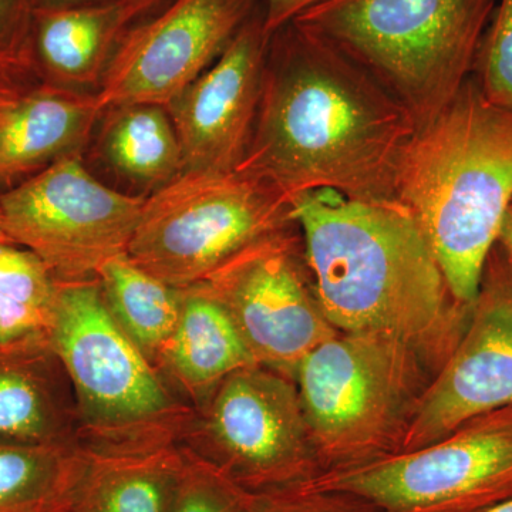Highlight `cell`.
<instances>
[{"mask_svg": "<svg viewBox=\"0 0 512 512\" xmlns=\"http://www.w3.org/2000/svg\"><path fill=\"white\" fill-rule=\"evenodd\" d=\"M97 282L114 320L156 366L180 320V289L141 268L128 254L110 259Z\"/></svg>", "mask_w": 512, "mask_h": 512, "instance_id": "21", "label": "cell"}, {"mask_svg": "<svg viewBox=\"0 0 512 512\" xmlns=\"http://www.w3.org/2000/svg\"><path fill=\"white\" fill-rule=\"evenodd\" d=\"M185 464L180 444L144 450L96 451L69 512H171Z\"/></svg>", "mask_w": 512, "mask_h": 512, "instance_id": "19", "label": "cell"}, {"mask_svg": "<svg viewBox=\"0 0 512 512\" xmlns=\"http://www.w3.org/2000/svg\"><path fill=\"white\" fill-rule=\"evenodd\" d=\"M497 245L504 252L508 264L512 266V202L505 212L503 222H501L500 232H498Z\"/></svg>", "mask_w": 512, "mask_h": 512, "instance_id": "31", "label": "cell"}, {"mask_svg": "<svg viewBox=\"0 0 512 512\" xmlns=\"http://www.w3.org/2000/svg\"><path fill=\"white\" fill-rule=\"evenodd\" d=\"M163 0H106L33 12L32 55L53 84L100 83L110 57L131 23Z\"/></svg>", "mask_w": 512, "mask_h": 512, "instance_id": "16", "label": "cell"}, {"mask_svg": "<svg viewBox=\"0 0 512 512\" xmlns=\"http://www.w3.org/2000/svg\"><path fill=\"white\" fill-rule=\"evenodd\" d=\"M89 450H144L180 443L194 407L114 320L99 282H60L49 333Z\"/></svg>", "mask_w": 512, "mask_h": 512, "instance_id": "6", "label": "cell"}, {"mask_svg": "<svg viewBox=\"0 0 512 512\" xmlns=\"http://www.w3.org/2000/svg\"><path fill=\"white\" fill-rule=\"evenodd\" d=\"M436 373L390 333L338 332L311 350L293 379L320 473L399 454Z\"/></svg>", "mask_w": 512, "mask_h": 512, "instance_id": "5", "label": "cell"}, {"mask_svg": "<svg viewBox=\"0 0 512 512\" xmlns=\"http://www.w3.org/2000/svg\"><path fill=\"white\" fill-rule=\"evenodd\" d=\"M414 131L409 111L369 74L291 23L271 37L254 130L237 168L291 202L316 190L394 198Z\"/></svg>", "mask_w": 512, "mask_h": 512, "instance_id": "1", "label": "cell"}, {"mask_svg": "<svg viewBox=\"0 0 512 512\" xmlns=\"http://www.w3.org/2000/svg\"><path fill=\"white\" fill-rule=\"evenodd\" d=\"M306 485L355 495L379 512H484L512 498V406L478 414L436 443Z\"/></svg>", "mask_w": 512, "mask_h": 512, "instance_id": "9", "label": "cell"}, {"mask_svg": "<svg viewBox=\"0 0 512 512\" xmlns=\"http://www.w3.org/2000/svg\"><path fill=\"white\" fill-rule=\"evenodd\" d=\"M507 406H512V266L495 244L466 330L421 397L400 453L436 443L464 421Z\"/></svg>", "mask_w": 512, "mask_h": 512, "instance_id": "13", "label": "cell"}, {"mask_svg": "<svg viewBox=\"0 0 512 512\" xmlns=\"http://www.w3.org/2000/svg\"><path fill=\"white\" fill-rule=\"evenodd\" d=\"M323 312L339 332H383L420 350L439 372L471 305L451 293L423 231L396 198L353 200L332 190L292 200Z\"/></svg>", "mask_w": 512, "mask_h": 512, "instance_id": "2", "label": "cell"}, {"mask_svg": "<svg viewBox=\"0 0 512 512\" xmlns=\"http://www.w3.org/2000/svg\"><path fill=\"white\" fill-rule=\"evenodd\" d=\"M111 113L103 147L119 173L158 190L183 171L180 141L165 107L131 104Z\"/></svg>", "mask_w": 512, "mask_h": 512, "instance_id": "22", "label": "cell"}, {"mask_svg": "<svg viewBox=\"0 0 512 512\" xmlns=\"http://www.w3.org/2000/svg\"><path fill=\"white\" fill-rule=\"evenodd\" d=\"M393 194L419 224L454 298L471 305L512 202V110L488 100L471 76L414 131Z\"/></svg>", "mask_w": 512, "mask_h": 512, "instance_id": "3", "label": "cell"}, {"mask_svg": "<svg viewBox=\"0 0 512 512\" xmlns=\"http://www.w3.org/2000/svg\"><path fill=\"white\" fill-rule=\"evenodd\" d=\"M101 116L96 94L59 84L33 87L0 121V187H16L79 153Z\"/></svg>", "mask_w": 512, "mask_h": 512, "instance_id": "17", "label": "cell"}, {"mask_svg": "<svg viewBox=\"0 0 512 512\" xmlns=\"http://www.w3.org/2000/svg\"><path fill=\"white\" fill-rule=\"evenodd\" d=\"M271 37L254 15L211 67L165 109L177 131L183 171L235 170L258 114Z\"/></svg>", "mask_w": 512, "mask_h": 512, "instance_id": "14", "label": "cell"}, {"mask_svg": "<svg viewBox=\"0 0 512 512\" xmlns=\"http://www.w3.org/2000/svg\"><path fill=\"white\" fill-rule=\"evenodd\" d=\"M59 285L39 256L0 242V295L53 319Z\"/></svg>", "mask_w": 512, "mask_h": 512, "instance_id": "23", "label": "cell"}, {"mask_svg": "<svg viewBox=\"0 0 512 512\" xmlns=\"http://www.w3.org/2000/svg\"><path fill=\"white\" fill-rule=\"evenodd\" d=\"M473 77L488 100L512 110V0H500L478 49Z\"/></svg>", "mask_w": 512, "mask_h": 512, "instance_id": "24", "label": "cell"}, {"mask_svg": "<svg viewBox=\"0 0 512 512\" xmlns=\"http://www.w3.org/2000/svg\"><path fill=\"white\" fill-rule=\"evenodd\" d=\"M0 440L80 444L72 386L47 333L0 342Z\"/></svg>", "mask_w": 512, "mask_h": 512, "instance_id": "15", "label": "cell"}, {"mask_svg": "<svg viewBox=\"0 0 512 512\" xmlns=\"http://www.w3.org/2000/svg\"><path fill=\"white\" fill-rule=\"evenodd\" d=\"M183 451L185 464L171 512H248L254 494Z\"/></svg>", "mask_w": 512, "mask_h": 512, "instance_id": "25", "label": "cell"}, {"mask_svg": "<svg viewBox=\"0 0 512 512\" xmlns=\"http://www.w3.org/2000/svg\"><path fill=\"white\" fill-rule=\"evenodd\" d=\"M33 12L35 0H0V62L36 69L32 55Z\"/></svg>", "mask_w": 512, "mask_h": 512, "instance_id": "27", "label": "cell"}, {"mask_svg": "<svg viewBox=\"0 0 512 512\" xmlns=\"http://www.w3.org/2000/svg\"><path fill=\"white\" fill-rule=\"evenodd\" d=\"M248 512H379L355 495L316 490L305 483L254 494Z\"/></svg>", "mask_w": 512, "mask_h": 512, "instance_id": "26", "label": "cell"}, {"mask_svg": "<svg viewBox=\"0 0 512 512\" xmlns=\"http://www.w3.org/2000/svg\"><path fill=\"white\" fill-rule=\"evenodd\" d=\"M197 285L227 312L256 365L292 379L303 357L339 332L320 305L296 224L242 249Z\"/></svg>", "mask_w": 512, "mask_h": 512, "instance_id": "11", "label": "cell"}, {"mask_svg": "<svg viewBox=\"0 0 512 512\" xmlns=\"http://www.w3.org/2000/svg\"><path fill=\"white\" fill-rule=\"evenodd\" d=\"M180 291V320L156 367L194 407L225 377L256 363L220 303L200 285Z\"/></svg>", "mask_w": 512, "mask_h": 512, "instance_id": "18", "label": "cell"}, {"mask_svg": "<svg viewBox=\"0 0 512 512\" xmlns=\"http://www.w3.org/2000/svg\"><path fill=\"white\" fill-rule=\"evenodd\" d=\"M497 0H325L293 20L429 123L473 76Z\"/></svg>", "mask_w": 512, "mask_h": 512, "instance_id": "4", "label": "cell"}, {"mask_svg": "<svg viewBox=\"0 0 512 512\" xmlns=\"http://www.w3.org/2000/svg\"><path fill=\"white\" fill-rule=\"evenodd\" d=\"M35 67L0 62V121L33 89L30 76Z\"/></svg>", "mask_w": 512, "mask_h": 512, "instance_id": "29", "label": "cell"}, {"mask_svg": "<svg viewBox=\"0 0 512 512\" xmlns=\"http://www.w3.org/2000/svg\"><path fill=\"white\" fill-rule=\"evenodd\" d=\"M254 8L255 0H173L131 26L101 76V113L131 104L167 107L222 55Z\"/></svg>", "mask_w": 512, "mask_h": 512, "instance_id": "12", "label": "cell"}, {"mask_svg": "<svg viewBox=\"0 0 512 512\" xmlns=\"http://www.w3.org/2000/svg\"><path fill=\"white\" fill-rule=\"evenodd\" d=\"M178 444L251 494L320 473L295 380L261 365L231 373L195 404Z\"/></svg>", "mask_w": 512, "mask_h": 512, "instance_id": "8", "label": "cell"}, {"mask_svg": "<svg viewBox=\"0 0 512 512\" xmlns=\"http://www.w3.org/2000/svg\"><path fill=\"white\" fill-rule=\"evenodd\" d=\"M322 2L325 0H262V23L266 35L274 36L279 30L291 25L303 12Z\"/></svg>", "mask_w": 512, "mask_h": 512, "instance_id": "30", "label": "cell"}, {"mask_svg": "<svg viewBox=\"0 0 512 512\" xmlns=\"http://www.w3.org/2000/svg\"><path fill=\"white\" fill-rule=\"evenodd\" d=\"M292 225L291 201L241 168L181 171L146 198L127 254L165 284L183 289Z\"/></svg>", "mask_w": 512, "mask_h": 512, "instance_id": "7", "label": "cell"}, {"mask_svg": "<svg viewBox=\"0 0 512 512\" xmlns=\"http://www.w3.org/2000/svg\"><path fill=\"white\" fill-rule=\"evenodd\" d=\"M86 464L79 443L0 440V512H69Z\"/></svg>", "mask_w": 512, "mask_h": 512, "instance_id": "20", "label": "cell"}, {"mask_svg": "<svg viewBox=\"0 0 512 512\" xmlns=\"http://www.w3.org/2000/svg\"><path fill=\"white\" fill-rule=\"evenodd\" d=\"M146 198L107 187L76 153L0 194V215L12 244L73 284L96 281L110 259L127 254Z\"/></svg>", "mask_w": 512, "mask_h": 512, "instance_id": "10", "label": "cell"}, {"mask_svg": "<svg viewBox=\"0 0 512 512\" xmlns=\"http://www.w3.org/2000/svg\"><path fill=\"white\" fill-rule=\"evenodd\" d=\"M0 242L3 244H12L8 235H6L5 229H3L2 215H0Z\"/></svg>", "mask_w": 512, "mask_h": 512, "instance_id": "34", "label": "cell"}, {"mask_svg": "<svg viewBox=\"0 0 512 512\" xmlns=\"http://www.w3.org/2000/svg\"><path fill=\"white\" fill-rule=\"evenodd\" d=\"M106 2V0H35L40 8H64V6L89 5V3Z\"/></svg>", "mask_w": 512, "mask_h": 512, "instance_id": "32", "label": "cell"}, {"mask_svg": "<svg viewBox=\"0 0 512 512\" xmlns=\"http://www.w3.org/2000/svg\"><path fill=\"white\" fill-rule=\"evenodd\" d=\"M484 512H512V498L510 500L504 501V503H500L491 507L490 510Z\"/></svg>", "mask_w": 512, "mask_h": 512, "instance_id": "33", "label": "cell"}, {"mask_svg": "<svg viewBox=\"0 0 512 512\" xmlns=\"http://www.w3.org/2000/svg\"><path fill=\"white\" fill-rule=\"evenodd\" d=\"M52 318L0 295V342L49 333Z\"/></svg>", "mask_w": 512, "mask_h": 512, "instance_id": "28", "label": "cell"}]
</instances>
